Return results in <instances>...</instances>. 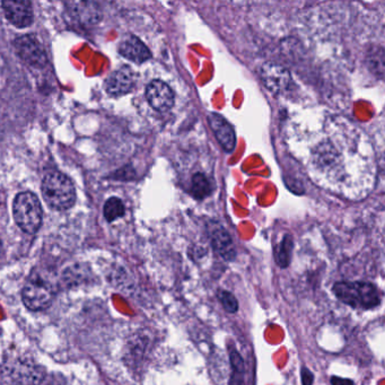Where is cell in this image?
Wrapping results in <instances>:
<instances>
[{"label":"cell","instance_id":"1","mask_svg":"<svg viewBox=\"0 0 385 385\" xmlns=\"http://www.w3.org/2000/svg\"><path fill=\"white\" fill-rule=\"evenodd\" d=\"M42 196L55 211H67L76 201V189L73 181L61 172L48 173L42 181Z\"/></svg>","mask_w":385,"mask_h":385},{"label":"cell","instance_id":"2","mask_svg":"<svg viewBox=\"0 0 385 385\" xmlns=\"http://www.w3.org/2000/svg\"><path fill=\"white\" fill-rule=\"evenodd\" d=\"M332 290L338 300L354 309H374L381 303L380 292L371 283L337 282Z\"/></svg>","mask_w":385,"mask_h":385},{"label":"cell","instance_id":"3","mask_svg":"<svg viewBox=\"0 0 385 385\" xmlns=\"http://www.w3.org/2000/svg\"><path fill=\"white\" fill-rule=\"evenodd\" d=\"M13 215L17 226L26 234H36L42 225L41 202L33 192L17 194L13 204Z\"/></svg>","mask_w":385,"mask_h":385},{"label":"cell","instance_id":"4","mask_svg":"<svg viewBox=\"0 0 385 385\" xmlns=\"http://www.w3.org/2000/svg\"><path fill=\"white\" fill-rule=\"evenodd\" d=\"M55 298V290L47 283L32 279L22 290L24 305L31 311H43L51 305Z\"/></svg>","mask_w":385,"mask_h":385},{"label":"cell","instance_id":"5","mask_svg":"<svg viewBox=\"0 0 385 385\" xmlns=\"http://www.w3.org/2000/svg\"><path fill=\"white\" fill-rule=\"evenodd\" d=\"M14 46L19 58L31 66L42 68L47 65V51L33 34L19 36L15 40Z\"/></svg>","mask_w":385,"mask_h":385},{"label":"cell","instance_id":"6","mask_svg":"<svg viewBox=\"0 0 385 385\" xmlns=\"http://www.w3.org/2000/svg\"><path fill=\"white\" fill-rule=\"evenodd\" d=\"M260 77L265 88L276 94L284 93L292 84L290 71L277 63H265L261 67Z\"/></svg>","mask_w":385,"mask_h":385},{"label":"cell","instance_id":"7","mask_svg":"<svg viewBox=\"0 0 385 385\" xmlns=\"http://www.w3.org/2000/svg\"><path fill=\"white\" fill-rule=\"evenodd\" d=\"M9 376L19 385H38L46 377L43 367L28 361H19L9 365Z\"/></svg>","mask_w":385,"mask_h":385},{"label":"cell","instance_id":"8","mask_svg":"<svg viewBox=\"0 0 385 385\" xmlns=\"http://www.w3.org/2000/svg\"><path fill=\"white\" fill-rule=\"evenodd\" d=\"M1 5L6 19L16 28H28L33 23V7L30 1L5 0Z\"/></svg>","mask_w":385,"mask_h":385},{"label":"cell","instance_id":"9","mask_svg":"<svg viewBox=\"0 0 385 385\" xmlns=\"http://www.w3.org/2000/svg\"><path fill=\"white\" fill-rule=\"evenodd\" d=\"M136 84V74L132 67L122 66L107 77L104 88L107 93L113 97L125 95L134 88Z\"/></svg>","mask_w":385,"mask_h":385},{"label":"cell","instance_id":"10","mask_svg":"<svg viewBox=\"0 0 385 385\" xmlns=\"http://www.w3.org/2000/svg\"><path fill=\"white\" fill-rule=\"evenodd\" d=\"M146 99L159 112L169 111L174 104V92L162 80H153L146 88Z\"/></svg>","mask_w":385,"mask_h":385},{"label":"cell","instance_id":"11","mask_svg":"<svg viewBox=\"0 0 385 385\" xmlns=\"http://www.w3.org/2000/svg\"><path fill=\"white\" fill-rule=\"evenodd\" d=\"M208 122L223 149L226 153H233L236 147V135L230 122L218 113L213 112L208 115Z\"/></svg>","mask_w":385,"mask_h":385},{"label":"cell","instance_id":"12","mask_svg":"<svg viewBox=\"0 0 385 385\" xmlns=\"http://www.w3.org/2000/svg\"><path fill=\"white\" fill-rule=\"evenodd\" d=\"M66 6L70 16L80 24L94 25L101 21V9L93 1H73Z\"/></svg>","mask_w":385,"mask_h":385},{"label":"cell","instance_id":"13","mask_svg":"<svg viewBox=\"0 0 385 385\" xmlns=\"http://www.w3.org/2000/svg\"><path fill=\"white\" fill-rule=\"evenodd\" d=\"M209 233H211L213 250L226 261H233L236 257V251H235L234 244L228 232L221 225L213 223Z\"/></svg>","mask_w":385,"mask_h":385},{"label":"cell","instance_id":"14","mask_svg":"<svg viewBox=\"0 0 385 385\" xmlns=\"http://www.w3.org/2000/svg\"><path fill=\"white\" fill-rule=\"evenodd\" d=\"M119 53L132 63H142L151 59L152 53L146 44L135 36H127L119 44Z\"/></svg>","mask_w":385,"mask_h":385},{"label":"cell","instance_id":"15","mask_svg":"<svg viewBox=\"0 0 385 385\" xmlns=\"http://www.w3.org/2000/svg\"><path fill=\"white\" fill-rule=\"evenodd\" d=\"M292 248L294 242L290 235H285L282 243L279 244L276 250V263L280 268L285 269L290 265L292 261Z\"/></svg>","mask_w":385,"mask_h":385},{"label":"cell","instance_id":"16","mask_svg":"<svg viewBox=\"0 0 385 385\" xmlns=\"http://www.w3.org/2000/svg\"><path fill=\"white\" fill-rule=\"evenodd\" d=\"M192 196L197 199L201 200L204 198L208 197L211 194V184L206 178L205 174L197 173L192 178L191 184Z\"/></svg>","mask_w":385,"mask_h":385},{"label":"cell","instance_id":"17","mask_svg":"<svg viewBox=\"0 0 385 385\" xmlns=\"http://www.w3.org/2000/svg\"><path fill=\"white\" fill-rule=\"evenodd\" d=\"M104 217L109 223L117 221V219L121 218V217L126 213L125 209V205L121 199L117 197L110 198L105 205H104Z\"/></svg>","mask_w":385,"mask_h":385},{"label":"cell","instance_id":"18","mask_svg":"<svg viewBox=\"0 0 385 385\" xmlns=\"http://www.w3.org/2000/svg\"><path fill=\"white\" fill-rule=\"evenodd\" d=\"M217 297L227 313H236L238 311V300L232 292L228 290H219Z\"/></svg>","mask_w":385,"mask_h":385},{"label":"cell","instance_id":"19","mask_svg":"<svg viewBox=\"0 0 385 385\" xmlns=\"http://www.w3.org/2000/svg\"><path fill=\"white\" fill-rule=\"evenodd\" d=\"M367 63H369V67L371 68V70L374 71V74H380L381 76H382L383 63H384V59H383V50L377 49L376 48V49L374 50V52L369 53Z\"/></svg>","mask_w":385,"mask_h":385},{"label":"cell","instance_id":"20","mask_svg":"<svg viewBox=\"0 0 385 385\" xmlns=\"http://www.w3.org/2000/svg\"><path fill=\"white\" fill-rule=\"evenodd\" d=\"M246 369H233L228 385H244Z\"/></svg>","mask_w":385,"mask_h":385},{"label":"cell","instance_id":"21","mask_svg":"<svg viewBox=\"0 0 385 385\" xmlns=\"http://www.w3.org/2000/svg\"><path fill=\"white\" fill-rule=\"evenodd\" d=\"M302 384L312 385L315 381V375L307 367L303 366L301 369Z\"/></svg>","mask_w":385,"mask_h":385},{"label":"cell","instance_id":"22","mask_svg":"<svg viewBox=\"0 0 385 385\" xmlns=\"http://www.w3.org/2000/svg\"><path fill=\"white\" fill-rule=\"evenodd\" d=\"M330 381L332 385H355L354 381L349 380V379H342V377L332 376Z\"/></svg>","mask_w":385,"mask_h":385}]
</instances>
